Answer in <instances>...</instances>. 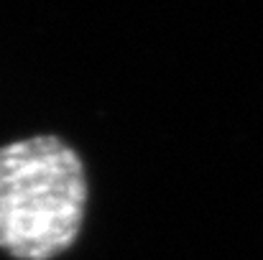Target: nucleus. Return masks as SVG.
<instances>
[{"label":"nucleus","instance_id":"1","mask_svg":"<svg viewBox=\"0 0 263 260\" xmlns=\"http://www.w3.org/2000/svg\"><path fill=\"white\" fill-rule=\"evenodd\" d=\"M80 153L57 135H31L0 148V250L15 260L67 253L87 212Z\"/></svg>","mask_w":263,"mask_h":260}]
</instances>
